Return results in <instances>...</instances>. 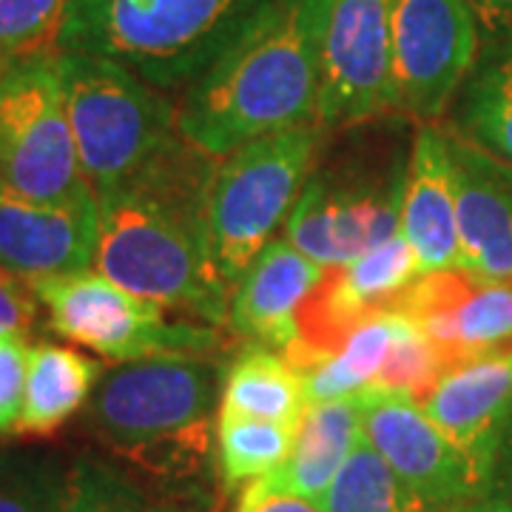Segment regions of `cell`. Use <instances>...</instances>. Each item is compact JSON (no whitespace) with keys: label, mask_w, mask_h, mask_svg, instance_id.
Listing matches in <instances>:
<instances>
[{"label":"cell","mask_w":512,"mask_h":512,"mask_svg":"<svg viewBox=\"0 0 512 512\" xmlns=\"http://www.w3.org/2000/svg\"><path fill=\"white\" fill-rule=\"evenodd\" d=\"M495 504L504 512H512V421L501 439L498 456H495L493 467V484H490V495Z\"/></svg>","instance_id":"34"},{"label":"cell","mask_w":512,"mask_h":512,"mask_svg":"<svg viewBox=\"0 0 512 512\" xmlns=\"http://www.w3.org/2000/svg\"><path fill=\"white\" fill-rule=\"evenodd\" d=\"M396 111L390 0H330L319 126L325 131Z\"/></svg>","instance_id":"12"},{"label":"cell","mask_w":512,"mask_h":512,"mask_svg":"<svg viewBox=\"0 0 512 512\" xmlns=\"http://www.w3.org/2000/svg\"><path fill=\"white\" fill-rule=\"evenodd\" d=\"M322 274L325 265L293 248L288 239H271L231 293V336L285 353L299 333V308Z\"/></svg>","instance_id":"16"},{"label":"cell","mask_w":512,"mask_h":512,"mask_svg":"<svg viewBox=\"0 0 512 512\" xmlns=\"http://www.w3.org/2000/svg\"><path fill=\"white\" fill-rule=\"evenodd\" d=\"M390 319H393V339L376 384L407 393L410 399L424 404L441 379L450 373V365L416 322H410L402 313H390Z\"/></svg>","instance_id":"27"},{"label":"cell","mask_w":512,"mask_h":512,"mask_svg":"<svg viewBox=\"0 0 512 512\" xmlns=\"http://www.w3.org/2000/svg\"><path fill=\"white\" fill-rule=\"evenodd\" d=\"M271 0H69L55 52L103 55L180 94Z\"/></svg>","instance_id":"5"},{"label":"cell","mask_w":512,"mask_h":512,"mask_svg":"<svg viewBox=\"0 0 512 512\" xmlns=\"http://www.w3.org/2000/svg\"><path fill=\"white\" fill-rule=\"evenodd\" d=\"M69 467L46 453L0 456V512H60Z\"/></svg>","instance_id":"28"},{"label":"cell","mask_w":512,"mask_h":512,"mask_svg":"<svg viewBox=\"0 0 512 512\" xmlns=\"http://www.w3.org/2000/svg\"><path fill=\"white\" fill-rule=\"evenodd\" d=\"M15 63H18L15 57H9V55H6V52H0V80H3L6 74H9V69H12Z\"/></svg>","instance_id":"36"},{"label":"cell","mask_w":512,"mask_h":512,"mask_svg":"<svg viewBox=\"0 0 512 512\" xmlns=\"http://www.w3.org/2000/svg\"><path fill=\"white\" fill-rule=\"evenodd\" d=\"M362 439V404L359 393L308 404L296 427V441L288 461L259 481L271 490L299 495L319 507L336 473Z\"/></svg>","instance_id":"19"},{"label":"cell","mask_w":512,"mask_h":512,"mask_svg":"<svg viewBox=\"0 0 512 512\" xmlns=\"http://www.w3.org/2000/svg\"><path fill=\"white\" fill-rule=\"evenodd\" d=\"M225 367L214 356L123 362L86 404V430L163 493L183 495L211 476V416Z\"/></svg>","instance_id":"3"},{"label":"cell","mask_w":512,"mask_h":512,"mask_svg":"<svg viewBox=\"0 0 512 512\" xmlns=\"http://www.w3.org/2000/svg\"><path fill=\"white\" fill-rule=\"evenodd\" d=\"M413 126L404 114H384L325 131L285 222L293 248L319 265H345L399 234Z\"/></svg>","instance_id":"4"},{"label":"cell","mask_w":512,"mask_h":512,"mask_svg":"<svg viewBox=\"0 0 512 512\" xmlns=\"http://www.w3.org/2000/svg\"><path fill=\"white\" fill-rule=\"evenodd\" d=\"M217 163L180 134L128 183L100 194L94 271L165 311L228 328L231 293L205 231Z\"/></svg>","instance_id":"1"},{"label":"cell","mask_w":512,"mask_h":512,"mask_svg":"<svg viewBox=\"0 0 512 512\" xmlns=\"http://www.w3.org/2000/svg\"><path fill=\"white\" fill-rule=\"evenodd\" d=\"M37 296L23 276L0 268V336H26L35 328Z\"/></svg>","instance_id":"31"},{"label":"cell","mask_w":512,"mask_h":512,"mask_svg":"<svg viewBox=\"0 0 512 512\" xmlns=\"http://www.w3.org/2000/svg\"><path fill=\"white\" fill-rule=\"evenodd\" d=\"M77 157L94 197L109 194L180 137L177 100L103 55L55 52Z\"/></svg>","instance_id":"6"},{"label":"cell","mask_w":512,"mask_h":512,"mask_svg":"<svg viewBox=\"0 0 512 512\" xmlns=\"http://www.w3.org/2000/svg\"><path fill=\"white\" fill-rule=\"evenodd\" d=\"M478 20L481 35L495 46L512 43V0H467Z\"/></svg>","instance_id":"33"},{"label":"cell","mask_w":512,"mask_h":512,"mask_svg":"<svg viewBox=\"0 0 512 512\" xmlns=\"http://www.w3.org/2000/svg\"><path fill=\"white\" fill-rule=\"evenodd\" d=\"M396 313L427 333L450 370L512 356V279H490L464 268L419 274Z\"/></svg>","instance_id":"13"},{"label":"cell","mask_w":512,"mask_h":512,"mask_svg":"<svg viewBox=\"0 0 512 512\" xmlns=\"http://www.w3.org/2000/svg\"><path fill=\"white\" fill-rule=\"evenodd\" d=\"M29 285L49 311L52 333L117 365L151 356H214L231 345L225 328L188 316L174 319L163 305L120 288L100 271L46 276Z\"/></svg>","instance_id":"8"},{"label":"cell","mask_w":512,"mask_h":512,"mask_svg":"<svg viewBox=\"0 0 512 512\" xmlns=\"http://www.w3.org/2000/svg\"><path fill=\"white\" fill-rule=\"evenodd\" d=\"M322 140V126H296L256 137L220 157L208 191L205 231L211 265L228 293L274 239L276 228L288 222Z\"/></svg>","instance_id":"7"},{"label":"cell","mask_w":512,"mask_h":512,"mask_svg":"<svg viewBox=\"0 0 512 512\" xmlns=\"http://www.w3.org/2000/svg\"><path fill=\"white\" fill-rule=\"evenodd\" d=\"M97 251V197L40 205L0 191V268L26 282L89 271Z\"/></svg>","instance_id":"14"},{"label":"cell","mask_w":512,"mask_h":512,"mask_svg":"<svg viewBox=\"0 0 512 512\" xmlns=\"http://www.w3.org/2000/svg\"><path fill=\"white\" fill-rule=\"evenodd\" d=\"M362 433L424 512H450L490 495L487 478L416 399L384 384L359 390Z\"/></svg>","instance_id":"11"},{"label":"cell","mask_w":512,"mask_h":512,"mask_svg":"<svg viewBox=\"0 0 512 512\" xmlns=\"http://www.w3.org/2000/svg\"><path fill=\"white\" fill-rule=\"evenodd\" d=\"M319 507L322 512H424L365 433L336 473Z\"/></svg>","instance_id":"25"},{"label":"cell","mask_w":512,"mask_h":512,"mask_svg":"<svg viewBox=\"0 0 512 512\" xmlns=\"http://www.w3.org/2000/svg\"><path fill=\"white\" fill-rule=\"evenodd\" d=\"M396 111L439 126L478 66L481 29L467 0H390Z\"/></svg>","instance_id":"10"},{"label":"cell","mask_w":512,"mask_h":512,"mask_svg":"<svg viewBox=\"0 0 512 512\" xmlns=\"http://www.w3.org/2000/svg\"><path fill=\"white\" fill-rule=\"evenodd\" d=\"M0 191L40 205L92 194L77 157L55 52L18 60L0 80Z\"/></svg>","instance_id":"9"},{"label":"cell","mask_w":512,"mask_h":512,"mask_svg":"<svg viewBox=\"0 0 512 512\" xmlns=\"http://www.w3.org/2000/svg\"><path fill=\"white\" fill-rule=\"evenodd\" d=\"M393 339V319L376 316L350 333L345 345L302 376L305 404L345 399L376 382Z\"/></svg>","instance_id":"24"},{"label":"cell","mask_w":512,"mask_h":512,"mask_svg":"<svg viewBox=\"0 0 512 512\" xmlns=\"http://www.w3.org/2000/svg\"><path fill=\"white\" fill-rule=\"evenodd\" d=\"M69 0H0V52L15 60L52 55Z\"/></svg>","instance_id":"29"},{"label":"cell","mask_w":512,"mask_h":512,"mask_svg":"<svg viewBox=\"0 0 512 512\" xmlns=\"http://www.w3.org/2000/svg\"><path fill=\"white\" fill-rule=\"evenodd\" d=\"M330 0H271L254 23L180 92L177 128L225 157L256 137L319 126Z\"/></svg>","instance_id":"2"},{"label":"cell","mask_w":512,"mask_h":512,"mask_svg":"<svg viewBox=\"0 0 512 512\" xmlns=\"http://www.w3.org/2000/svg\"><path fill=\"white\" fill-rule=\"evenodd\" d=\"M60 512H183L163 495L146 493L137 478L100 458H77L69 467L66 501Z\"/></svg>","instance_id":"26"},{"label":"cell","mask_w":512,"mask_h":512,"mask_svg":"<svg viewBox=\"0 0 512 512\" xmlns=\"http://www.w3.org/2000/svg\"><path fill=\"white\" fill-rule=\"evenodd\" d=\"M447 131L456 174L458 242L464 271L512 279V165Z\"/></svg>","instance_id":"15"},{"label":"cell","mask_w":512,"mask_h":512,"mask_svg":"<svg viewBox=\"0 0 512 512\" xmlns=\"http://www.w3.org/2000/svg\"><path fill=\"white\" fill-rule=\"evenodd\" d=\"M421 407L493 484L495 456L512 421V356L453 367Z\"/></svg>","instance_id":"17"},{"label":"cell","mask_w":512,"mask_h":512,"mask_svg":"<svg viewBox=\"0 0 512 512\" xmlns=\"http://www.w3.org/2000/svg\"><path fill=\"white\" fill-rule=\"evenodd\" d=\"M399 234L413 248L421 274L461 265L456 174L444 126L416 128Z\"/></svg>","instance_id":"18"},{"label":"cell","mask_w":512,"mask_h":512,"mask_svg":"<svg viewBox=\"0 0 512 512\" xmlns=\"http://www.w3.org/2000/svg\"><path fill=\"white\" fill-rule=\"evenodd\" d=\"M29 376V348L20 336H0V436L15 433Z\"/></svg>","instance_id":"30"},{"label":"cell","mask_w":512,"mask_h":512,"mask_svg":"<svg viewBox=\"0 0 512 512\" xmlns=\"http://www.w3.org/2000/svg\"><path fill=\"white\" fill-rule=\"evenodd\" d=\"M447 128L512 165V43L495 46L473 69Z\"/></svg>","instance_id":"22"},{"label":"cell","mask_w":512,"mask_h":512,"mask_svg":"<svg viewBox=\"0 0 512 512\" xmlns=\"http://www.w3.org/2000/svg\"><path fill=\"white\" fill-rule=\"evenodd\" d=\"M299 424L222 413L217 421V473L225 495L239 493L254 478L274 473L293 450Z\"/></svg>","instance_id":"23"},{"label":"cell","mask_w":512,"mask_h":512,"mask_svg":"<svg viewBox=\"0 0 512 512\" xmlns=\"http://www.w3.org/2000/svg\"><path fill=\"white\" fill-rule=\"evenodd\" d=\"M222 512H322V507H316L299 495L271 490L259 478H254L239 493L228 495V507Z\"/></svg>","instance_id":"32"},{"label":"cell","mask_w":512,"mask_h":512,"mask_svg":"<svg viewBox=\"0 0 512 512\" xmlns=\"http://www.w3.org/2000/svg\"><path fill=\"white\" fill-rule=\"evenodd\" d=\"M100 376L103 365L86 353L49 342L29 348L26 396L15 433L32 439H46L57 433L80 407L89 404Z\"/></svg>","instance_id":"20"},{"label":"cell","mask_w":512,"mask_h":512,"mask_svg":"<svg viewBox=\"0 0 512 512\" xmlns=\"http://www.w3.org/2000/svg\"><path fill=\"white\" fill-rule=\"evenodd\" d=\"M302 376L279 350L248 345L231 356L222 382V413H239L251 419L299 424L305 413Z\"/></svg>","instance_id":"21"},{"label":"cell","mask_w":512,"mask_h":512,"mask_svg":"<svg viewBox=\"0 0 512 512\" xmlns=\"http://www.w3.org/2000/svg\"><path fill=\"white\" fill-rule=\"evenodd\" d=\"M450 512H504L498 504H495L493 498H484V501H476V504H467V507H458V510Z\"/></svg>","instance_id":"35"}]
</instances>
